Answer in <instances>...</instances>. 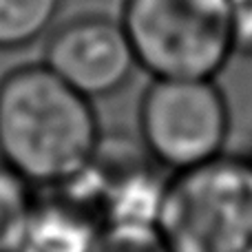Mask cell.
<instances>
[{
	"label": "cell",
	"instance_id": "1",
	"mask_svg": "<svg viewBox=\"0 0 252 252\" xmlns=\"http://www.w3.org/2000/svg\"><path fill=\"white\" fill-rule=\"evenodd\" d=\"M102 142L91 100L44 62L0 78V164L31 186H66L84 173Z\"/></svg>",
	"mask_w": 252,
	"mask_h": 252
},
{
	"label": "cell",
	"instance_id": "2",
	"mask_svg": "<svg viewBox=\"0 0 252 252\" xmlns=\"http://www.w3.org/2000/svg\"><path fill=\"white\" fill-rule=\"evenodd\" d=\"M120 22L153 80H215L237 53V0H122Z\"/></svg>",
	"mask_w": 252,
	"mask_h": 252
},
{
	"label": "cell",
	"instance_id": "3",
	"mask_svg": "<svg viewBox=\"0 0 252 252\" xmlns=\"http://www.w3.org/2000/svg\"><path fill=\"white\" fill-rule=\"evenodd\" d=\"M153 223L170 252H252V157L170 173Z\"/></svg>",
	"mask_w": 252,
	"mask_h": 252
},
{
	"label": "cell",
	"instance_id": "4",
	"mask_svg": "<svg viewBox=\"0 0 252 252\" xmlns=\"http://www.w3.org/2000/svg\"><path fill=\"white\" fill-rule=\"evenodd\" d=\"M139 139L168 173L223 155L230 106L215 80H153L139 100Z\"/></svg>",
	"mask_w": 252,
	"mask_h": 252
},
{
	"label": "cell",
	"instance_id": "5",
	"mask_svg": "<svg viewBox=\"0 0 252 252\" xmlns=\"http://www.w3.org/2000/svg\"><path fill=\"white\" fill-rule=\"evenodd\" d=\"M42 62L89 100L120 91L139 69L120 18L104 13H80L51 29Z\"/></svg>",
	"mask_w": 252,
	"mask_h": 252
},
{
	"label": "cell",
	"instance_id": "6",
	"mask_svg": "<svg viewBox=\"0 0 252 252\" xmlns=\"http://www.w3.org/2000/svg\"><path fill=\"white\" fill-rule=\"evenodd\" d=\"M100 221L71 197L35 201L22 252H89Z\"/></svg>",
	"mask_w": 252,
	"mask_h": 252
},
{
	"label": "cell",
	"instance_id": "7",
	"mask_svg": "<svg viewBox=\"0 0 252 252\" xmlns=\"http://www.w3.org/2000/svg\"><path fill=\"white\" fill-rule=\"evenodd\" d=\"M62 0H0V51H20L49 33Z\"/></svg>",
	"mask_w": 252,
	"mask_h": 252
},
{
	"label": "cell",
	"instance_id": "8",
	"mask_svg": "<svg viewBox=\"0 0 252 252\" xmlns=\"http://www.w3.org/2000/svg\"><path fill=\"white\" fill-rule=\"evenodd\" d=\"M35 201L31 184L0 164V252H22Z\"/></svg>",
	"mask_w": 252,
	"mask_h": 252
},
{
	"label": "cell",
	"instance_id": "9",
	"mask_svg": "<svg viewBox=\"0 0 252 252\" xmlns=\"http://www.w3.org/2000/svg\"><path fill=\"white\" fill-rule=\"evenodd\" d=\"M89 252H170L151 221H113L97 230Z\"/></svg>",
	"mask_w": 252,
	"mask_h": 252
}]
</instances>
